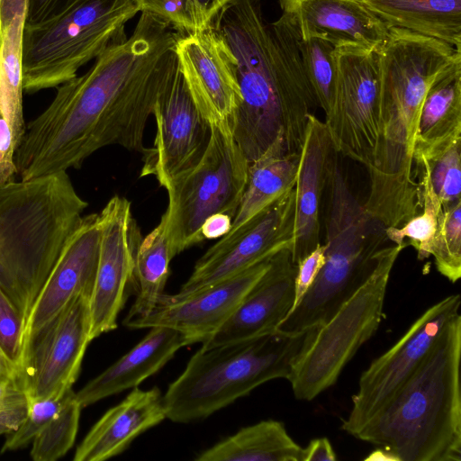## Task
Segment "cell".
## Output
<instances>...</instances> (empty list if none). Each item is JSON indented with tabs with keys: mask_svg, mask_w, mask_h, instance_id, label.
<instances>
[{
	"mask_svg": "<svg viewBox=\"0 0 461 461\" xmlns=\"http://www.w3.org/2000/svg\"><path fill=\"white\" fill-rule=\"evenodd\" d=\"M177 35L169 23L142 12L126 41L59 86L49 106L26 124L14 152L21 180L80 168L111 145L143 154L149 118L178 68Z\"/></svg>",
	"mask_w": 461,
	"mask_h": 461,
	"instance_id": "cell-1",
	"label": "cell"
},
{
	"mask_svg": "<svg viewBox=\"0 0 461 461\" xmlns=\"http://www.w3.org/2000/svg\"><path fill=\"white\" fill-rule=\"evenodd\" d=\"M212 24L237 60L241 103L229 123L249 163L282 132L287 151L299 153L308 114L317 102L286 18L282 14L267 23L259 0H230Z\"/></svg>",
	"mask_w": 461,
	"mask_h": 461,
	"instance_id": "cell-2",
	"label": "cell"
},
{
	"mask_svg": "<svg viewBox=\"0 0 461 461\" xmlns=\"http://www.w3.org/2000/svg\"><path fill=\"white\" fill-rule=\"evenodd\" d=\"M377 55L379 146L363 205L385 228L401 227L420 210L414 152L423 100L438 75L461 51L442 41L390 27Z\"/></svg>",
	"mask_w": 461,
	"mask_h": 461,
	"instance_id": "cell-3",
	"label": "cell"
},
{
	"mask_svg": "<svg viewBox=\"0 0 461 461\" xmlns=\"http://www.w3.org/2000/svg\"><path fill=\"white\" fill-rule=\"evenodd\" d=\"M461 315L393 398L355 438L383 447L396 461L461 460Z\"/></svg>",
	"mask_w": 461,
	"mask_h": 461,
	"instance_id": "cell-4",
	"label": "cell"
},
{
	"mask_svg": "<svg viewBox=\"0 0 461 461\" xmlns=\"http://www.w3.org/2000/svg\"><path fill=\"white\" fill-rule=\"evenodd\" d=\"M87 205L67 171L0 185V286L25 323Z\"/></svg>",
	"mask_w": 461,
	"mask_h": 461,
	"instance_id": "cell-5",
	"label": "cell"
},
{
	"mask_svg": "<svg viewBox=\"0 0 461 461\" xmlns=\"http://www.w3.org/2000/svg\"><path fill=\"white\" fill-rule=\"evenodd\" d=\"M319 327L297 333L275 330L250 339L202 346L163 395L167 418L177 423L201 420L264 383L287 379Z\"/></svg>",
	"mask_w": 461,
	"mask_h": 461,
	"instance_id": "cell-6",
	"label": "cell"
},
{
	"mask_svg": "<svg viewBox=\"0 0 461 461\" xmlns=\"http://www.w3.org/2000/svg\"><path fill=\"white\" fill-rule=\"evenodd\" d=\"M337 154L330 158L325 188V263L277 331L297 333L326 323L371 276L378 250L387 240L385 227L367 213L352 193Z\"/></svg>",
	"mask_w": 461,
	"mask_h": 461,
	"instance_id": "cell-7",
	"label": "cell"
},
{
	"mask_svg": "<svg viewBox=\"0 0 461 461\" xmlns=\"http://www.w3.org/2000/svg\"><path fill=\"white\" fill-rule=\"evenodd\" d=\"M134 0H76L56 16L24 24L23 86L27 94L58 87L107 48L127 40Z\"/></svg>",
	"mask_w": 461,
	"mask_h": 461,
	"instance_id": "cell-8",
	"label": "cell"
},
{
	"mask_svg": "<svg viewBox=\"0 0 461 461\" xmlns=\"http://www.w3.org/2000/svg\"><path fill=\"white\" fill-rule=\"evenodd\" d=\"M211 126L207 148L195 166L162 187L168 203L160 221L174 258L201 243V227L215 213L232 220L247 185L249 163L228 122Z\"/></svg>",
	"mask_w": 461,
	"mask_h": 461,
	"instance_id": "cell-9",
	"label": "cell"
},
{
	"mask_svg": "<svg viewBox=\"0 0 461 461\" xmlns=\"http://www.w3.org/2000/svg\"><path fill=\"white\" fill-rule=\"evenodd\" d=\"M407 246L405 241L381 248L371 276L318 328L287 377L296 399L311 401L332 386L361 346L376 332L384 317L392 269Z\"/></svg>",
	"mask_w": 461,
	"mask_h": 461,
	"instance_id": "cell-10",
	"label": "cell"
},
{
	"mask_svg": "<svg viewBox=\"0 0 461 461\" xmlns=\"http://www.w3.org/2000/svg\"><path fill=\"white\" fill-rule=\"evenodd\" d=\"M337 77L325 124L334 149L364 165L371 174L379 146L377 50L336 48Z\"/></svg>",
	"mask_w": 461,
	"mask_h": 461,
	"instance_id": "cell-11",
	"label": "cell"
},
{
	"mask_svg": "<svg viewBox=\"0 0 461 461\" xmlns=\"http://www.w3.org/2000/svg\"><path fill=\"white\" fill-rule=\"evenodd\" d=\"M90 299L76 296L24 338L17 380L28 399L61 395L77 381L92 340Z\"/></svg>",
	"mask_w": 461,
	"mask_h": 461,
	"instance_id": "cell-12",
	"label": "cell"
},
{
	"mask_svg": "<svg viewBox=\"0 0 461 461\" xmlns=\"http://www.w3.org/2000/svg\"><path fill=\"white\" fill-rule=\"evenodd\" d=\"M460 295L451 294L427 309L387 351L361 374L352 408L341 429L356 436L398 392L433 346L445 325L459 313Z\"/></svg>",
	"mask_w": 461,
	"mask_h": 461,
	"instance_id": "cell-13",
	"label": "cell"
},
{
	"mask_svg": "<svg viewBox=\"0 0 461 461\" xmlns=\"http://www.w3.org/2000/svg\"><path fill=\"white\" fill-rule=\"evenodd\" d=\"M294 188L208 249L177 294H185L232 276L293 247Z\"/></svg>",
	"mask_w": 461,
	"mask_h": 461,
	"instance_id": "cell-14",
	"label": "cell"
},
{
	"mask_svg": "<svg viewBox=\"0 0 461 461\" xmlns=\"http://www.w3.org/2000/svg\"><path fill=\"white\" fill-rule=\"evenodd\" d=\"M99 260L90 299L91 339L113 330L133 287L135 255L142 240L131 202L113 196L98 213Z\"/></svg>",
	"mask_w": 461,
	"mask_h": 461,
	"instance_id": "cell-15",
	"label": "cell"
},
{
	"mask_svg": "<svg viewBox=\"0 0 461 461\" xmlns=\"http://www.w3.org/2000/svg\"><path fill=\"white\" fill-rule=\"evenodd\" d=\"M175 52L190 95L210 125L230 122L241 103L237 60L224 37L211 23L178 33Z\"/></svg>",
	"mask_w": 461,
	"mask_h": 461,
	"instance_id": "cell-16",
	"label": "cell"
},
{
	"mask_svg": "<svg viewBox=\"0 0 461 461\" xmlns=\"http://www.w3.org/2000/svg\"><path fill=\"white\" fill-rule=\"evenodd\" d=\"M153 116L156 137L153 146L143 153L140 176H153L163 186L201 159L211 126L196 107L179 68L158 101Z\"/></svg>",
	"mask_w": 461,
	"mask_h": 461,
	"instance_id": "cell-17",
	"label": "cell"
},
{
	"mask_svg": "<svg viewBox=\"0 0 461 461\" xmlns=\"http://www.w3.org/2000/svg\"><path fill=\"white\" fill-rule=\"evenodd\" d=\"M270 258L185 294H163L151 312L129 329H173L187 344L204 343L226 321L246 293L267 269Z\"/></svg>",
	"mask_w": 461,
	"mask_h": 461,
	"instance_id": "cell-18",
	"label": "cell"
},
{
	"mask_svg": "<svg viewBox=\"0 0 461 461\" xmlns=\"http://www.w3.org/2000/svg\"><path fill=\"white\" fill-rule=\"evenodd\" d=\"M295 273L292 247L272 256L265 273L226 321L202 346L232 343L275 331L293 309Z\"/></svg>",
	"mask_w": 461,
	"mask_h": 461,
	"instance_id": "cell-19",
	"label": "cell"
},
{
	"mask_svg": "<svg viewBox=\"0 0 461 461\" xmlns=\"http://www.w3.org/2000/svg\"><path fill=\"white\" fill-rule=\"evenodd\" d=\"M301 39L319 38L335 48L378 50L389 27L361 0H278Z\"/></svg>",
	"mask_w": 461,
	"mask_h": 461,
	"instance_id": "cell-20",
	"label": "cell"
},
{
	"mask_svg": "<svg viewBox=\"0 0 461 461\" xmlns=\"http://www.w3.org/2000/svg\"><path fill=\"white\" fill-rule=\"evenodd\" d=\"M100 250L98 213L83 216L68 239L26 321L24 338L80 294L92 296ZM23 338V339H24Z\"/></svg>",
	"mask_w": 461,
	"mask_h": 461,
	"instance_id": "cell-21",
	"label": "cell"
},
{
	"mask_svg": "<svg viewBox=\"0 0 461 461\" xmlns=\"http://www.w3.org/2000/svg\"><path fill=\"white\" fill-rule=\"evenodd\" d=\"M334 151L325 122L309 113L294 186L292 261L295 266L321 243V198Z\"/></svg>",
	"mask_w": 461,
	"mask_h": 461,
	"instance_id": "cell-22",
	"label": "cell"
},
{
	"mask_svg": "<svg viewBox=\"0 0 461 461\" xmlns=\"http://www.w3.org/2000/svg\"><path fill=\"white\" fill-rule=\"evenodd\" d=\"M167 418L158 387H138L109 409L77 446L74 461H103L120 455L140 434Z\"/></svg>",
	"mask_w": 461,
	"mask_h": 461,
	"instance_id": "cell-23",
	"label": "cell"
},
{
	"mask_svg": "<svg viewBox=\"0 0 461 461\" xmlns=\"http://www.w3.org/2000/svg\"><path fill=\"white\" fill-rule=\"evenodd\" d=\"M149 329L130 351L75 393L82 409L138 387L171 360L179 348L188 346L182 334L173 329L162 326Z\"/></svg>",
	"mask_w": 461,
	"mask_h": 461,
	"instance_id": "cell-24",
	"label": "cell"
},
{
	"mask_svg": "<svg viewBox=\"0 0 461 461\" xmlns=\"http://www.w3.org/2000/svg\"><path fill=\"white\" fill-rule=\"evenodd\" d=\"M461 139V57L443 69L422 103L414 155L425 158Z\"/></svg>",
	"mask_w": 461,
	"mask_h": 461,
	"instance_id": "cell-25",
	"label": "cell"
},
{
	"mask_svg": "<svg viewBox=\"0 0 461 461\" xmlns=\"http://www.w3.org/2000/svg\"><path fill=\"white\" fill-rule=\"evenodd\" d=\"M299 153L288 152L284 132L249 166L247 185L232 220L233 231L295 186Z\"/></svg>",
	"mask_w": 461,
	"mask_h": 461,
	"instance_id": "cell-26",
	"label": "cell"
},
{
	"mask_svg": "<svg viewBox=\"0 0 461 461\" xmlns=\"http://www.w3.org/2000/svg\"><path fill=\"white\" fill-rule=\"evenodd\" d=\"M389 28L434 38L461 51V0H361Z\"/></svg>",
	"mask_w": 461,
	"mask_h": 461,
	"instance_id": "cell-27",
	"label": "cell"
},
{
	"mask_svg": "<svg viewBox=\"0 0 461 461\" xmlns=\"http://www.w3.org/2000/svg\"><path fill=\"white\" fill-rule=\"evenodd\" d=\"M196 461H303V447L283 422L267 420L244 427L205 449Z\"/></svg>",
	"mask_w": 461,
	"mask_h": 461,
	"instance_id": "cell-28",
	"label": "cell"
},
{
	"mask_svg": "<svg viewBox=\"0 0 461 461\" xmlns=\"http://www.w3.org/2000/svg\"><path fill=\"white\" fill-rule=\"evenodd\" d=\"M173 258L164 225L159 221L142 238L135 255L133 288L136 298L122 321L125 327L147 316L164 294Z\"/></svg>",
	"mask_w": 461,
	"mask_h": 461,
	"instance_id": "cell-29",
	"label": "cell"
},
{
	"mask_svg": "<svg viewBox=\"0 0 461 461\" xmlns=\"http://www.w3.org/2000/svg\"><path fill=\"white\" fill-rule=\"evenodd\" d=\"M25 13L17 14L9 24L0 28V117L9 125L15 150L24 134L26 124L23 107V32Z\"/></svg>",
	"mask_w": 461,
	"mask_h": 461,
	"instance_id": "cell-30",
	"label": "cell"
},
{
	"mask_svg": "<svg viewBox=\"0 0 461 461\" xmlns=\"http://www.w3.org/2000/svg\"><path fill=\"white\" fill-rule=\"evenodd\" d=\"M414 164L421 212L401 227L385 228L384 232L387 240L393 244H402L407 239L408 245L415 249L418 258L422 260L429 257V246L436 232L442 205L432 188L426 158L415 155Z\"/></svg>",
	"mask_w": 461,
	"mask_h": 461,
	"instance_id": "cell-31",
	"label": "cell"
},
{
	"mask_svg": "<svg viewBox=\"0 0 461 461\" xmlns=\"http://www.w3.org/2000/svg\"><path fill=\"white\" fill-rule=\"evenodd\" d=\"M295 34L303 72L317 105L327 114L332 103L337 77L336 48L322 39L303 40Z\"/></svg>",
	"mask_w": 461,
	"mask_h": 461,
	"instance_id": "cell-32",
	"label": "cell"
},
{
	"mask_svg": "<svg viewBox=\"0 0 461 461\" xmlns=\"http://www.w3.org/2000/svg\"><path fill=\"white\" fill-rule=\"evenodd\" d=\"M230 0H134L140 13H149L169 23L178 33L200 31L212 23Z\"/></svg>",
	"mask_w": 461,
	"mask_h": 461,
	"instance_id": "cell-33",
	"label": "cell"
},
{
	"mask_svg": "<svg viewBox=\"0 0 461 461\" xmlns=\"http://www.w3.org/2000/svg\"><path fill=\"white\" fill-rule=\"evenodd\" d=\"M437 270L450 282L461 276V201L442 207L429 246Z\"/></svg>",
	"mask_w": 461,
	"mask_h": 461,
	"instance_id": "cell-34",
	"label": "cell"
},
{
	"mask_svg": "<svg viewBox=\"0 0 461 461\" xmlns=\"http://www.w3.org/2000/svg\"><path fill=\"white\" fill-rule=\"evenodd\" d=\"M75 393L32 440L30 454L34 461H55L65 456L74 445L82 409Z\"/></svg>",
	"mask_w": 461,
	"mask_h": 461,
	"instance_id": "cell-35",
	"label": "cell"
},
{
	"mask_svg": "<svg viewBox=\"0 0 461 461\" xmlns=\"http://www.w3.org/2000/svg\"><path fill=\"white\" fill-rule=\"evenodd\" d=\"M426 160L432 188L442 207L461 201V139Z\"/></svg>",
	"mask_w": 461,
	"mask_h": 461,
	"instance_id": "cell-36",
	"label": "cell"
},
{
	"mask_svg": "<svg viewBox=\"0 0 461 461\" xmlns=\"http://www.w3.org/2000/svg\"><path fill=\"white\" fill-rule=\"evenodd\" d=\"M75 392L72 388L61 395L29 401L26 418L19 428L8 434L1 453L25 447L59 412L65 402Z\"/></svg>",
	"mask_w": 461,
	"mask_h": 461,
	"instance_id": "cell-37",
	"label": "cell"
},
{
	"mask_svg": "<svg viewBox=\"0 0 461 461\" xmlns=\"http://www.w3.org/2000/svg\"><path fill=\"white\" fill-rule=\"evenodd\" d=\"M25 321L0 286V350L18 370L23 349Z\"/></svg>",
	"mask_w": 461,
	"mask_h": 461,
	"instance_id": "cell-38",
	"label": "cell"
},
{
	"mask_svg": "<svg viewBox=\"0 0 461 461\" xmlns=\"http://www.w3.org/2000/svg\"><path fill=\"white\" fill-rule=\"evenodd\" d=\"M325 244L320 243L296 264L294 300L292 311L299 304L323 267L325 263Z\"/></svg>",
	"mask_w": 461,
	"mask_h": 461,
	"instance_id": "cell-39",
	"label": "cell"
},
{
	"mask_svg": "<svg viewBox=\"0 0 461 461\" xmlns=\"http://www.w3.org/2000/svg\"><path fill=\"white\" fill-rule=\"evenodd\" d=\"M28 397L19 387L0 402V435L15 431L26 418Z\"/></svg>",
	"mask_w": 461,
	"mask_h": 461,
	"instance_id": "cell-40",
	"label": "cell"
},
{
	"mask_svg": "<svg viewBox=\"0 0 461 461\" xmlns=\"http://www.w3.org/2000/svg\"><path fill=\"white\" fill-rule=\"evenodd\" d=\"M15 148L7 122L0 117V185L15 181Z\"/></svg>",
	"mask_w": 461,
	"mask_h": 461,
	"instance_id": "cell-41",
	"label": "cell"
},
{
	"mask_svg": "<svg viewBox=\"0 0 461 461\" xmlns=\"http://www.w3.org/2000/svg\"><path fill=\"white\" fill-rule=\"evenodd\" d=\"M76 0H28L25 23L37 24L45 22L70 6Z\"/></svg>",
	"mask_w": 461,
	"mask_h": 461,
	"instance_id": "cell-42",
	"label": "cell"
},
{
	"mask_svg": "<svg viewBox=\"0 0 461 461\" xmlns=\"http://www.w3.org/2000/svg\"><path fill=\"white\" fill-rule=\"evenodd\" d=\"M336 453L330 441L323 437L313 438L303 448V461H335Z\"/></svg>",
	"mask_w": 461,
	"mask_h": 461,
	"instance_id": "cell-43",
	"label": "cell"
},
{
	"mask_svg": "<svg viewBox=\"0 0 461 461\" xmlns=\"http://www.w3.org/2000/svg\"><path fill=\"white\" fill-rule=\"evenodd\" d=\"M232 218L226 213H215L208 217L201 227L203 240L221 238L230 232Z\"/></svg>",
	"mask_w": 461,
	"mask_h": 461,
	"instance_id": "cell-44",
	"label": "cell"
},
{
	"mask_svg": "<svg viewBox=\"0 0 461 461\" xmlns=\"http://www.w3.org/2000/svg\"><path fill=\"white\" fill-rule=\"evenodd\" d=\"M28 0H0V28L19 14L26 13Z\"/></svg>",
	"mask_w": 461,
	"mask_h": 461,
	"instance_id": "cell-45",
	"label": "cell"
},
{
	"mask_svg": "<svg viewBox=\"0 0 461 461\" xmlns=\"http://www.w3.org/2000/svg\"><path fill=\"white\" fill-rule=\"evenodd\" d=\"M17 378V370L0 350V381Z\"/></svg>",
	"mask_w": 461,
	"mask_h": 461,
	"instance_id": "cell-46",
	"label": "cell"
},
{
	"mask_svg": "<svg viewBox=\"0 0 461 461\" xmlns=\"http://www.w3.org/2000/svg\"><path fill=\"white\" fill-rule=\"evenodd\" d=\"M19 387L21 386L17 378L0 381V402Z\"/></svg>",
	"mask_w": 461,
	"mask_h": 461,
	"instance_id": "cell-47",
	"label": "cell"
},
{
	"mask_svg": "<svg viewBox=\"0 0 461 461\" xmlns=\"http://www.w3.org/2000/svg\"><path fill=\"white\" fill-rule=\"evenodd\" d=\"M366 460H394L395 458L385 449H377L373 451L369 456L366 457Z\"/></svg>",
	"mask_w": 461,
	"mask_h": 461,
	"instance_id": "cell-48",
	"label": "cell"
},
{
	"mask_svg": "<svg viewBox=\"0 0 461 461\" xmlns=\"http://www.w3.org/2000/svg\"><path fill=\"white\" fill-rule=\"evenodd\" d=\"M1 47H2V35H1V31H0V53H1Z\"/></svg>",
	"mask_w": 461,
	"mask_h": 461,
	"instance_id": "cell-49",
	"label": "cell"
}]
</instances>
